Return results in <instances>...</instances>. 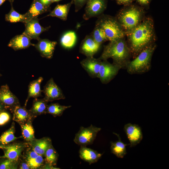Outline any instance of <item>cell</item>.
Instances as JSON below:
<instances>
[{"instance_id": "cell-12", "label": "cell", "mask_w": 169, "mask_h": 169, "mask_svg": "<svg viewBox=\"0 0 169 169\" xmlns=\"http://www.w3.org/2000/svg\"><path fill=\"white\" fill-rule=\"evenodd\" d=\"M25 29L23 33L31 39L37 40L40 38L39 36L43 32L48 31L50 26L44 28L41 26L38 18L32 19L24 23Z\"/></svg>"}, {"instance_id": "cell-32", "label": "cell", "mask_w": 169, "mask_h": 169, "mask_svg": "<svg viewBox=\"0 0 169 169\" xmlns=\"http://www.w3.org/2000/svg\"><path fill=\"white\" fill-rule=\"evenodd\" d=\"M19 161L5 157L0 158V169H17Z\"/></svg>"}, {"instance_id": "cell-22", "label": "cell", "mask_w": 169, "mask_h": 169, "mask_svg": "<svg viewBox=\"0 0 169 169\" xmlns=\"http://www.w3.org/2000/svg\"><path fill=\"white\" fill-rule=\"evenodd\" d=\"M73 4V2L71 1L70 2L65 4H58L46 17H55L63 21H66L70 8Z\"/></svg>"}, {"instance_id": "cell-11", "label": "cell", "mask_w": 169, "mask_h": 169, "mask_svg": "<svg viewBox=\"0 0 169 169\" xmlns=\"http://www.w3.org/2000/svg\"><path fill=\"white\" fill-rule=\"evenodd\" d=\"M43 92L45 95L44 98L48 102L65 98L62 90L55 83L52 78L47 82L44 87Z\"/></svg>"}, {"instance_id": "cell-35", "label": "cell", "mask_w": 169, "mask_h": 169, "mask_svg": "<svg viewBox=\"0 0 169 169\" xmlns=\"http://www.w3.org/2000/svg\"><path fill=\"white\" fill-rule=\"evenodd\" d=\"M25 150L22 156L26 161L35 158L39 155L35 152L29 146L25 149Z\"/></svg>"}, {"instance_id": "cell-46", "label": "cell", "mask_w": 169, "mask_h": 169, "mask_svg": "<svg viewBox=\"0 0 169 169\" xmlns=\"http://www.w3.org/2000/svg\"><path fill=\"white\" fill-rule=\"evenodd\" d=\"M2 146L0 145V149H2Z\"/></svg>"}, {"instance_id": "cell-37", "label": "cell", "mask_w": 169, "mask_h": 169, "mask_svg": "<svg viewBox=\"0 0 169 169\" xmlns=\"http://www.w3.org/2000/svg\"><path fill=\"white\" fill-rule=\"evenodd\" d=\"M88 0H72L75 6V11L78 12L86 4Z\"/></svg>"}, {"instance_id": "cell-27", "label": "cell", "mask_w": 169, "mask_h": 169, "mask_svg": "<svg viewBox=\"0 0 169 169\" xmlns=\"http://www.w3.org/2000/svg\"><path fill=\"white\" fill-rule=\"evenodd\" d=\"M15 123L13 122L10 128L4 132L0 136V145L4 146L13 141L19 138H22V136L16 137L15 136Z\"/></svg>"}, {"instance_id": "cell-39", "label": "cell", "mask_w": 169, "mask_h": 169, "mask_svg": "<svg viewBox=\"0 0 169 169\" xmlns=\"http://www.w3.org/2000/svg\"><path fill=\"white\" fill-rule=\"evenodd\" d=\"M41 169H59V168L56 167L48 164L44 163Z\"/></svg>"}, {"instance_id": "cell-13", "label": "cell", "mask_w": 169, "mask_h": 169, "mask_svg": "<svg viewBox=\"0 0 169 169\" xmlns=\"http://www.w3.org/2000/svg\"><path fill=\"white\" fill-rule=\"evenodd\" d=\"M124 130L128 139L130 147L136 146L143 138L141 127L138 125L129 123L125 125Z\"/></svg>"}, {"instance_id": "cell-18", "label": "cell", "mask_w": 169, "mask_h": 169, "mask_svg": "<svg viewBox=\"0 0 169 169\" xmlns=\"http://www.w3.org/2000/svg\"><path fill=\"white\" fill-rule=\"evenodd\" d=\"M26 107L20 105L18 106L15 108L12 113L13 120L20 125L28 122H32L34 119L29 110H27Z\"/></svg>"}, {"instance_id": "cell-4", "label": "cell", "mask_w": 169, "mask_h": 169, "mask_svg": "<svg viewBox=\"0 0 169 169\" xmlns=\"http://www.w3.org/2000/svg\"><path fill=\"white\" fill-rule=\"evenodd\" d=\"M95 25L103 31L108 41H112L124 38L125 33L115 18L107 15H101Z\"/></svg>"}, {"instance_id": "cell-21", "label": "cell", "mask_w": 169, "mask_h": 169, "mask_svg": "<svg viewBox=\"0 0 169 169\" xmlns=\"http://www.w3.org/2000/svg\"><path fill=\"white\" fill-rule=\"evenodd\" d=\"M79 153L80 157L90 164L97 162L103 155V154L84 146H80Z\"/></svg>"}, {"instance_id": "cell-24", "label": "cell", "mask_w": 169, "mask_h": 169, "mask_svg": "<svg viewBox=\"0 0 169 169\" xmlns=\"http://www.w3.org/2000/svg\"><path fill=\"white\" fill-rule=\"evenodd\" d=\"M43 80L42 77L31 81L28 86V95L25 101L24 106H26L29 99L30 98H37L42 96L43 90L40 89V84Z\"/></svg>"}, {"instance_id": "cell-29", "label": "cell", "mask_w": 169, "mask_h": 169, "mask_svg": "<svg viewBox=\"0 0 169 169\" xmlns=\"http://www.w3.org/2000/svg\"><path fill=\"white\" fill-rule=\"evenodd\" d=\"M32 122H28L20 125L21 129L22 138L26 142L28 143L35 138L34 136V130Z\"/></svg>"}, {"instance_id": "cell-8", "label": "cell", "mask_w": 169, "mask_h": 169, "mask_svg": "<svg viewBox=\"0 0 169 169\" xmlns=\"http://www.w3.org/2000/svg\"><path fill=\"white\" fill-rule=\"evenodd\" d=\"M120 69L118 65L107 60H102L97 78L102 83L107 84L115 77Z\"/></svg>"}, {"instance_id": "cell-2", "label": "cell", "mask_w": 169, "mask_h": 169, "mask_svg": "<svg viewBox=\"0 0 169 169\" xmlns=\"http://www.w3.org/2000/svg\"><path fill=\"white\" fill-rule=\"evenodd\" d=\"M132 57L130 50L124 38L110 41L104 46L103 52L99 58L101 60L110 58L113 60V63L125 69L127 64Z\"/></svg>"}, {"instance_id": "cell-40", "label": "cell", "mask_w": 169, "mask_h": 169, "mask_svg": "<svg viewBox=\"0 0 169 169\" xmlns=\"http://www.w3.org/2000/svg\"><path fill=\"white\" fill-rule=\"evenodd\" d=\"M117 3L119 4L127 5L131 3L133 0H116Z\"/></svg>"}, {"instance_id": "cell-9", "label": "cell", "mask_w": 169, "mask_h": 169, "mask_svg": "<svg viewBox=\"0 0 169 169\" xmlns=\"http://www.w3.org/2000/svg\"><path fill=\"white\" fill-rule=\"evenodd\" d=\"M83 18L88 20L100 16L107 6L106 0H88L86 3Z\"/></svg>"}, {"instance_id": "cell-17", "label": "cell", "mask_w": 169, "mask_h": 169, "mask_svg": "<svg viewBox=\"0 0 169 169\" xmlns=\"http://www.w3.org/2000/svg\"><path fill=\"white\" fill-rule=\"evenodd\" d=\"M31 39L23 33L16 35L12 38L8 44V46L15 51L25 49L34 44L31 42Z\"/></svg>"}, {"instance_id": "cell-42", "label": "cell", "mask_w": 169, "mask_h": 169, "mask_svg": "<svg viewBox=\"0 0 169 169\" xmlns=\"http://www.w3.org/2000/svg\"><path fill=\"white\" fill-rule=\"evenodd\" d=\"M151 0H137L140 4L142 5H146L149 3Z\"/></svg>"}, {"instance_id": "cell-6", "label": "cell", "mask_w": 169, "mask_h": 169, "mask_svg": "<svg viewBox=\"0 0 169 169\" xmlns=\"http://www.w3.org/2000/svg\"><path fill=\"white\" fill-rule=\"evenodd\" d=\"M101 130L100 128L92 125L87 127L81 126L79 131L76 134L74 141L80 146H86L91 145Z\"/></svg>"}, {"instance_id": "cell-10", "label": "cell", "mask_w": 169, "mask_h": 169, "mask_svg": "<svg viewBox=\"0 0 169 169\" xmlns=\"http://www.w3.org/2000/svg\"><path fill=\"white\" fill-rule=\"evenodd\" d=\"M0 102L5 109L12 113L15 108L20 105L18 98L10 90L7 84L0 88Z\"/></svg>"}, {"instance_id": "cell-33", "label": "cell", "mask_w": 169, "mask_h": 169, "mask_svg": "<svg viewBox=\"0 0 169 169\" xmlns=\"http://www.w3.org/2000/svg\"><path fill=\"white\" fill-rule=\"evenodd\" d=\"M91 35L94 40L100 45L106 41H108L103 31L97 26L95 25Z\"/></svg>"}, {"instance_id": "cell-15", "label": "cell", "mask_w": 169, "mask_h": 169, "mask_svg": "<svg viewBox=\"0 0 169 169\" xmlns=\"http://www.w3.org/2000/svg\"><path fill=\"white\" fill-rule=\"evenodd\" d=\"M100 44L97 43L91 34L85 36L79 47V52L86 57H93L99 49Z\"/></svg>"}, {"instance_id": "cell-30", "label": "cell", "mask_w": 169, "mask_h": 169, "mask_svg": "<svg viewBox=\"0 0 169 169\" xmlns=\"http://www.w3.org/2000/svg\"><path fill=\"white\" fill-rule=\"evenodd\" d=\"M71 106L70 105H62L58 103H52L48 105L46 113L54 117L60 116L66 109Z\"/></svg>"}, {"instance_id": "cell-43", "label": "cell", "mask_w": 169, "mask_h": 169, "mask_svg": "<svg viewBox=\"0 0 169 169\" xmlns=\"http://www.w3.org/2000/svg\"><path fill=\"white\" fill-rule=\"evenodd\" d=\"M4 110H6L3 105L0 102V112Z\"/></svg>"}, {"instance_id": "cell-20", "label": "cell", "mask_w": 169, "mask_h": 169, "mask_svg": "<svg viewBox=\"0 0 169 169\" xmlns=\"http://www.w3.org/2000/svg\"><path fill=\"white\" fill-rule=\"evenodd\" d=\"M28 144L35 152L44 157L46 151L52 145V142L49 137H46L39 139L35 138Z\"/></svg>"}, {"instance_id": "cell-48", "label": "cell", "mask_w": 169, "mask_h": 169, "mask_svg": "<svg viewBox=\"0 0 169 169\" xmlns=\"http://www.w3.org/2000/svg\"></svg>"}, {"instance_id": "cell-1", "label": "cell", "mask_w": 169, "mask_h": 169, "mask_svg": "<svg viewBox=\"0 0 169 169\" xmlns=\"http://www.w3.org/2000/svg\"><path fill=\"white\" fill-rule=\"evenodd\" d=\"M126 34L128 37L127 45L133 59L146 48L154 44L155 41L153 23L150 18L142 20Z\"/></svg>"}, {"instance_id": "cell-14", "label": "cell", "mask_w": 169, "mask_h": 169, "mask_svg": "<svg viewBox=\"0 0 169 169\" xmlns=\"http://www.w3.org/2000/svg\"><path fill=\"white\" fill-rule=\"evenodd\" d=\"M38 43L34 44V46L39 52L41 56L48 59H51L57 42L51 41L47 39L40 38L38 40Z\"/></svg>"}, {"instance_id": "cell-16", "label": "cell", "mask_w": 169, "mask_h": 169, "mask_svg": "<svg viewBox=\"0 0 169 169\" xmlns=\"http://www.w3.org/2000/svg\"><path fill=\"white\" fill-rule=\"evenodd\" d=\"M102 60L93 57H86L80 62L82 67L92 78H97Z\"/></svg>"}, {"instance_id": "cell-25", "label": "cell", "mask_w": 169, "mask_h": 169, "mask_svg": "<svg viewBox=\"0 0 169 169\" xmlns=\"http://www.w3.org/2000/svg\"><path fill=\"white\" fill-rule=\"evenodd\" d=\"M113 133L117 136L118 139L115 141L110 142L111 152L117 157L123 158L127 154L126 146L129 145V144H125L121 141L119 134L115 133Z\"/></svg>"}, {"instance_id": "cell-3", "label": "cell", "mask_w": 169, "mask_h": 169, "mask_svg": "<svg viewBox=\"0 0 169 169\" xmlns=\"http://www.w3.org/2000/svg\"><path fill=\"white\" fill-rule=\"evenodd\" d=\"M154 43L141 51L133 60L127 64L125 69L130 74H142L149 71L151 68V61L156 48Z\"/></svg>"}, {"instance_id": "cell-45", "label": "cell", "mask_w": 169, "mask_h": 169, "mask_svg": "<svg viewBox=\"0 0 169 169\" xmlns=\"http://www.w3.org/2000/svg\"><path fill=\"white\" fill-rule=\"evenodd\" d=\"M62 0H51L52 3L54 2H58Z\"/></svg>"}, {"instance_id": "cell-7", "label": "cell", "mask_w": 169, "mask_h": 169, "mask_svg": "<svg viewBox=\"0 0 169 169\" xmlns=\"http://www.w3.org/2000/svg\"><path fill=\"white\" fill-rule=\"evenodd\" d=\"M28 143L16 142L2 146L4 155L1 157H5L12 160L19 161L22 156V153L29 146Z\"/></svg>"}, {"instance_id": "cell-41", "label": "cell", "mask_w": 169, "mask_h": 169, "mask_svg": "<svg viewBox=\"0 0 169 169\" xmlns=\"http://www.w3.org/2000/svg\"><path fill=\"white\" fill-rule=\"evenodd\" d=\"M42 3L47 7H50V5L52 3L51 0H38Z\"/></svg>"}, {"instance_id": "cell-26", "label": "cell", "mask_w": 169, "mask_h": 169, "mask_svg": "<svg viewBox=\"0 0 169 169\" xmlns=\"http://www.w3.org/2000/svg\"><path fill=\"white\" fill-rule=\"evenodd\" d=\"M14 1L12 0L10 2L11 8L9 12L5 15V20L10 23L21 22L24 23L28 21V19L25 14H21L14 10L13 4Z\"/></svg>"}, {"instance_id": "cell-47", "label": "cell", "mask_w": 169, "mask_h": 169, "mask_svg": "<svg viewBox=\"0 0 169 169\" xmlns=\"http://www.w3.org/2000/svg\"><path fill=\"white\" fill-rule=\"evenodd\" d=\"M2 76V74L0 73V77Z\"/></svg>"}, {"instance_id": "cell-44", "label": "cell", "mask_w": 169, "mask_h": 169, "mask_svg": "<svg viewBox=\"0 0 169 169\" xmlns=\"http://www.w3.org/2000/svg\"><path fill=\"white\" fill-rule=\"evenodd\" d=\"M6 1H8L10 2L12 0H0V6Z\"/></svg>"}, {"instance_id": "cell-36", "label": "cell", "mask_w": 169, "mask_h": 169, "mask_svg": "<svg viewBox=\"0 0 169 169\" xmlns=\"http://www.w3.org/2000/svg\"><path fill=\"white\" fill-rule=\"evenodd\" d=\"M10 114L7 111L4 110L0 112V126L4 125L10 120Z\"/></svg>"}, {"instance_id": "cell-23", "label": "cell", "mask_w": 169, "mask_h": 169, "mask_svg": "<svg viewBox=\"0 0 169 169\" xmlns=\"http://www.w3.org/2000/svg\"><path fill=\"white\" fill-rule=\"evenodd\" d=\"M48 103L44 98L42 99L35 98L32 107L29 110L34 119L39 115L47 114Z\"/></svg>"}, {"instance_id": "cell-19", "label": "cell", "mask_w": 169, "mask_h": 169, "mask_svg": "<svg viewBox=\"0 0 169 169\" xmlns=\"http://www.w3.org/2000/svg\"><path fill=\"white\" fill-rule=\"evenodd\" d=\"M50 7H47L38 0H33L29 8L25 13L28 21L34 18L43 13L50 11Z\"/></svg>"}, {"instance_id": "cell-28", "label": "cell", "mask_w": 169, "mask_h": 169, "mask_svg": "<svg viewBox=\"0 0 169 169\" xmlns=\"http://www.w3.org/2000/svg\"><path fill=\"white\" fill-rule=\"evenodd\" d=\"M76 36L75 32L69 31L65 33L60 39L61 46L65 49H70L74 46L76 41Z\"/></svg>"}, {"instance_id": "cell-34", "label": "cell", "mask_w": 169, "mask_h": 169, "mask_svg": "<svg viewBox=\"0 0 169 169\" xmlns=\"http://www.w3.org/2000/svg\"><path fill=\"white\" fill-rule=\"evenodd\" d=\"M44 157L39 155L36 158L27 161L30 169H41L45 163Z\"/></svg>"}, {"instance_id": "cell-31", "label": "cell", "mask_w": 169, "mask_h": 169, "mask_svg": "<svg viewBox=\"0 0 169 169\" xmlns=\"http://www.w3.org/2000/svg\"><path fill=\"white\" fill-rule=\"evenodd\" d=\"M44 157L45 163L55 166L57 164L59 154L52 145L46 151Z\"/></svg>"}, {"instance_id": "cell-38", "label": "cell", "mask_w": 169, "mask_h": 169, "mask_svg": "<svg viewBox=\"0 0 169 169\" xmlns=\"http://www.w3.org/2000/svg\"><path fill=\"white\" fill-rule=\"evenodd\" d=\"M18 168L19 169H30L27 161L22 156L19 161Z\"/></svg>"}, {"instance_id": "cell-5", "label": "cell", "mask_w": 169, "mask_h": 169, "mask_svg": "<svg viewBox=\"0 0 169 169\" xmlns=\"http://www.w3.org/2000/svg\"><path fill=\"white\" fill-rule=\"evenodd\" d=\"M143 11L135 6L121 10L117 16V20L125 33L136 27L142 20Z\"/></svg>"}]
</instances>
